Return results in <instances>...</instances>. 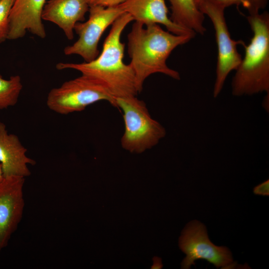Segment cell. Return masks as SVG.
Wrapping results in <instances>:
<instances>
[{"instance_id":"15","label":"cell","mask_w":269,"mask_h":269,"mask_svg":"<svg viewBox=\"0 0 269 269\" xmlns=\"http://www.w3.org/2000/svg\"><path fill=\"white\" fill-rule=\"evenodd\" d=\"M22 89L19 75L11 76L4 79L0 74V110L14 106L18 101Z\"/></svg>"},{"instance_id":"16","label":"cell","mask_w":269,"mask_h":269,"mask_svg":"<svg viewBox=\"0 0 269 269\" xmlns=\"http://www.w3.org/2000/svg\"><path fill=\"white\" fill-rule=\"evenodd\" d=\"M195 3L201 0H208L220 4L226 8L236 5H242L246 9L249 14H253L260 12L261 10L267 7L269 0H194Z\"/></svg>"},{"instance_id":"4","label":"cell","mask_w":269,"mask_h":269,"mask_svg":"<svg viewBox=\"0 0 269 269\" xmlns=\"http://www.w3.org/2000/svg\"><path fill=\"white\" fill-rule=\"evenodd\" d=\"M117 107L123 112L125 132L122 147L140 153L156 145L166 135L164 128L151 117L145 103L136 96L116 98Z\"/></svg>"},{"instance_id":"13","label":"cell","mask_w":269,"mask_h":269,"mask_svg":"<svg viewBox=\"0 0 269 269\" xmlns=\"http://www.w3.org/2000/svg\"><path fill=\"white\" fill-rule=\"evenodd\" d=\"M89 9L87 0H49L44 6L41 16L58 25L67 39L72 40L75 24L85 20Z\"/></svg>"},{"instance_id":"23","label":"cell","mask_w":269,"mask_h":269,"mask_svg":"<svg viewBox=\"0 0 269 269\" xmlns=\"http://www.w3.org/2000/svg\"></svg>"},{"instance_id":"8","label":"cell","mask_w":269,"mask_h":269,"mask_svg":"<svg viewBox=\"0 0 269 269\" xmlns=\"http://www.w3.org/2000/svg\"><path fill=\"white\" fill-rule=\"evenodd\" d=\"M179 246L186 254L181 268L189 269L197 260H205L217 268L234 267L232 253L226 247L215 245L210 240L205 226L197 220L189 222L181 233Z\"/></svg>"},{"instance_id":"14","label":"cell","mask_w":269,"mask_h":269,"mask_svg":"<svg viewBox=\"0 0 269 269\" xmlns=\"http://www.w3.org/2000/svg\"><path fill=\"white\" fill-rule=\"evenodd\" d=\"M171 9V20L189 31L203 35L204 15L198 9L194 0H168Z\"/></svg>"},{"instance_id":"22","label":"cell","mask_w":269,"mask_h":269,"mask_svg":"<svg viewBox=\"0 0 269 269\" xmlns=\"http://www.w3.org/2000/svg\"><path fill=\"white\" fill-rule=\"evenodd\" d=\"M4 175L2 171V169L1 166V165L0 164V182L4 178Z\"/></svg>"},{"instance_id":"19","label":"cell","mask_w":269,"mask_h":269,"mask_svg":"<svg viewBox=\"0 0 269 269\" xmlns=\"http://www.w3.org/2000/svg\"><path fill=\"white\" fill-rule=\"evenodd\" d=\"M253 192L256 195L268 196L269 195V180H267L255 186Z\"/></svg>"},{"instance_id":"7","label":"cell","mask_w":269,"mask_h":269,"mask_svg":"<svg viewBox=\"0 0 269 269\" xmlns=\"http://www.w3.org/2000/svg\"><path fill=\"white\" fill-rule=\"evenodd\" d=\"M89 16L85 22H77L74 30L78 35V40L72 45L65 47L66 55H80L85 62L94 60L99 54L98 46L105 30L125 12L120 5L104 7L89 6Z\"/></svg>"},{"instance_id":"3","label":"cell","mask_w":269,"mask_h":269,"mask_svg":"<svg viewBox=\"0 0 269 269\" xmlns=\"http://www.w3.org/2000/svg\"><path fill=\"white\" fill-rule=\"evenodd\" d=\"M247 19L253 36L243 45L245 56L232 81V94L238 97L269 93V13L249 14Z\"/></svg>"},{"instance_id":"5","label":"cell","mask_w":269,"mask_h":269,"mask_svg":"<svg viewBox=\"0 0 269 269\" xmlns=\"http://www.w3.org/2000/svg\"><path fill=\"white\" fill-rule=\"evenodd\" d=\"M100 101H107L117 107L116 98L103 83L82 74L51 89L47 96L46 105L56 113L68 115L82 111Z\"/></svg>"},{"instance_id":"12","label":"cell","mask_w":269,"mask_h":269,"mask_svg":"<svg viewBox=\"0 0 269 269\" xmlns=\"http://www.w3.org/2000/svg\"><path fill=\"white\" fill-rule=\"evenodd\" d=\"M26 152L18 136L9 134L5 125L0 122V164L4 177L30 175L28 165L36 162L27 156Z\"/></svg>"},{"instance_id":"10","label":"cell","mask_w":269,"mask_h":269,"mask_svg":"<svg viewBox=\"0 0 269 269\" xmlns=\"http://www.w3.org/2000/svg\"><path fill=\"white\" fill-rule=\"evenodd\" d=\"M46 0H15L8 18L7 39L23 37L27 31L44 38L46 32L42 12Z\"/></svg>"},{"instance_id":"17","label":"cell","mask_w":269,"mask_h":269,"mask_svg":"<svg viewBox=\"0 0 269 269\" xmlns=\"http://www.w3.org/2000/svg\"><path fill=\"white\" fill-rule=\"evenodd\" d=\"M14 0H1L0 1V43L7 39L8 18Z\"/></svg>"},{"instance_id":"20","label":"cell","mask_w":269,"mask_h":269,"mask_svg":"<svg viewBox=\"0 0 269 269\" xmlns=\"http://www.w3.org/2000/svg\"><path fill=\"white\" fill-rule=\"evenodd\" d=\"M157 262H156V260H154V265L152 266V267H153V268H153V269L154 268V269L161 268V267H162L161 260H160V259H157Z\"/></svg>"},{"instance_id":"21","label":"cell","mask_w":269,"mask_h":269,"mask_svg":"<svg viewBox=\"0 0 269 269\" xmlns=\"http://www.w3.org/2000/svg\"><path fill=\"white\" fill-rule=\"evenodd\" d=\"M269 94H268V95L266 97V98H265V99L263 101V107L265 108V109L267 110V104H269Z\"/></svg>"},{"instance_id":"11","label":"cell","mask_w":269,"mask_h":269,"mask_svg":"<svg viewBox=\"0 0 269 269\" xmlns=\"http://www.w3.org/2000/svg\"><path fill=\"white\" fill-rule=\"evenodd\" d=\"M123 11L129 14L133 20L147 25L152 23L164 25L167 31L178 35L196 33L175 24L168 16L165 0H127L120 4Z\"/></svg>"},{"instance_id":"2","label":"cell","mask_w":269,"mask_h":269,"mask_svg":"<svg viewBox=\"0 0 269 269\" xmlns=\"http://www.w3.org/2000/svg\"><path fill=\"white\" fill-rule=\"evenodd\" d=\"M132 21V17L126 12L115 21L101 53L94 60L81 63L60 62L57 69H74L95 78L103 83L116 98L136 96L134 74L131 65L124 62L125 44L121 41L123 31Z\"/></svg>"},{"instance_id":"9","label":"cell","mask_w":269,"mask_h":269,"mask_svg":"<svg viewBox=\"0 0 269 269\" xmlns=\"http://www.w3.org/2000/svg\"><path fill=\"white\" fill-rule=\"evenodd\" d=\"M24 181L23 177L8 176L0 182V253L22 218Z\"/></svg>"},{"instance_id":"1","label":"cell","mask_w":269,"mask_h":269,"mask_svg":"<svg viewBox=\"0 0 269 269\" xmlns=\"http://www.w3.org/2000/svg\"><path fill=\"white\" fill-rule=\"evenodd\" d=\"M194 37L172 33L158 24L144 25L135 21L128 35V47L138 93L142 91L145 79L153 74L160 73L180 80L179 73L168 67L167 59L175 48Z\"/></svg>"},{"instance_id":"6","label":"cell","mask_w":269,"mask_h":269,"mask_svg":"<svg viewBox=\"0 0 269 269\" xmlns=\"http://www.w3.org/2000/svg\"><path fill=\"white\" fill-rule=\"evenodd\" d=\"M196 4L201 12L209 17L215 30L218 49L216 76L213 89V96L216 98L222 90L229 74L236 70L240 64L242 58L237 46L245 43L232 39L225 17V7L208 0L199 1Z\"/></svg>"},{"instance_id":"18","label":"cell","mask_w":269,"mask_h":269,"mask_svg":"<svg viewBox=\"0 0 269 269\" xmlns=\"http://www.w3.org/2000/svg\"><path fill=\"white\" fill-rule=\"evenodd\" d=\"M90 6L100 5L104 7L119 5L127 0H87Z\"/></svg>"}]
</instances>
